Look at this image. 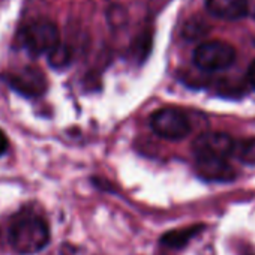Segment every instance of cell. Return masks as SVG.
Instances as JSON below:
<instances>
[{"label":"cell","mask_w":255,"mask_h":255,"mask_svg":"<svg viewBox=\"0 0 255 255\" xmlns=\"http://www.w3.org/2000/svg\"><path fill=\"white\" fill-rule=\"evenodd\" d=\"M48 222L32 209L20 210L9 224L8 242L18 255H33L50 243Z\"/></svg>","instance_id":"cell-1"},{"label":"cell","mask_w":255,"mask_h":255,"mask_svg":"<svg viewBox=\"0 0 255 255\" xmlns=\"http://www.w3.org/2000/svg\"><path fill=\"white\" fill-rule=\"evenodd\" d=\"M20 44L33 57L48 54L60 44L59 29L51 20H33L20 32Z\"/></svg>","instance_id":"cell-2"},{"label":"cell","mask_w":255,"mask_h":255,"mask_svg":"<svg viewBox=\"0 0 255 255\" xmlns=\"http://www.w3.org/2000/svg\"><path fill=\"white\" fill-rule=\"evenodd\" d=\"M236 60V50L225 41H207L197 47L194 62L201 71H224Z\"/></svg>","instance_id":"cell-3"},{"label":"cell","mask_w":255,"mask_h":255,"mask_svg":"<svg viewBox=\"0 0 255 255\" xmlns=\"http://www.w3.org/2000/svg\"><path fill=\"white\" fill-rule=\"evenodd\" d=\"M150 126L155 134L165 140L177 141L189 135L191 123L185 113L176 108H164L152 114Z\"/></svg>","instance_id":"cell-4"},{"label":"cell","mask_w":255,"mask_h":255,"mask_svg":"<svg viewBox=\"0 0 255 255\" xmlns=\"http://www.w3.org/2000/svg\"><path fill=\"white\" fill-rule=\"evenodd\" d=\"M5 83L24 98H39L47 92V78L44 72L35 66H26L18 72L3 74Z\"/></svg>","instance_id":"cell-5"},{"label":"cell","mask_w":255,"mask_h":255,"mask_svg":"<svg viewBox=\"0 0 255 255\" xmlns=\"http://www.w3.org/2000/svg\"><path fill=\"white\" fill-rule=\"evenodd\" d=\"M236 141L225 132H207L201 134L194 141L195 158H228L234 152Z\"/></svg>","instance_id":"cell-6"},{"label":"cell","mask_w":255,"mask_h":255,"mask_svg":"<svg viewBox=\"0 0 255 255\" xmlns=\"http://www.w3.org/2000/svg\"><path fill=\"white\" fill-rule=\"evenodd\" d=\"M197 173L201 179L209 182H231L236 177L233 167L227 162L225 158H197L195 162Z\"/></svg>","instance_id":"cell-7"},{"label":"cell","mask_w":255,"mask_h":255,"mask_svg":"<svg viewBox=\"0 0 255 255\" xmlns=\"http://www.w3.org/2000/svg\"><path fill=\"white\" fill-rule=\"evenodd\" d=\"M206 9L222 20H240L246 17L245 0H206Z\"/></svg>","instance_id":"cell-8"},{"label":"cell","mask_w":255,"mask_h":255,"mask_svg":"<svg viewBox=\"0 0 255 255\" xmlns=\"http://www.w3.org/2000/svg\"><path fill=\"white\" fill-rule=\"evenodd\" d=\"M233 155L245 165H255V137L236 141Z\"/></svg>","instance_id":"cell-9"},{"label":"cell","mask_w":255,"mask_h":255,"mask_svg":"<svg viewBox=\"0 0 255 255\" xmlns=\"http://www.w3.org/2000/svg\"><path fill=\"white\" fill-rule=\"evenodd\" d=\"M48 63L51 68L54 69H65L71 65L72 60V51L68 45L65 44H59L56 48H53L48 54Z\"/></svg>","instance_id":"cell-10"},{"label":"cell","mask_w":255,"mask_h":255,"mask_svg":"<svg viewBox=\"0 0 255 255\" xmlns=\"http://www.w3.org/2000/svg\"><path fill=\"white\" fill-rule=\"evenodd\" d=\"M194 233H195L194 228L186 230V231H179V234H176V233H168V234H165V237H164L162 242H165V243H168V245H171V246H180V245H183Z\"/></svg>","instance_id":"cell-11"},{"label":"cell","mask_w":255,"mask_h":255,"mask_svg":"<svg viewBox=\"0 0 255 255\" xmlns=\"http://www.w3.org/2000/svg\"><path fill=\"white\" fill-rule=\"evenodd\" d=\"M8 147H9V140L3 132V129H0V156H3L8 152Z\"/></svg>","instance_id":"cell-12"},{"label":"cell","mask_w":255,"mask_h":255,"mask_svg":"<svg viewBox=\"0 0 255 255\" xmlns=\"http://www.w3.org/2000/svg\"><path fill=\"white\" fill-rule=\"evenodd\" d=\"M245 11H246V17L255 20V0H245Z\"/></svg>","instance_id":"cell-13"},{"label":"cell","mask_w":255,"mask_h":255,"mask_svg":"<svg viewBox=\"0 0 255 255\" xmlns=\"http://www.w3.org/2000/svg\"><path fill=\"white\" fill-rule=\"evenodd\" d=\"M248 78H249V83H251V86L255 89V60H254V62H252V65L249 66Z\"/></svg>","instance_id":"cell-14"}]
</instances>
